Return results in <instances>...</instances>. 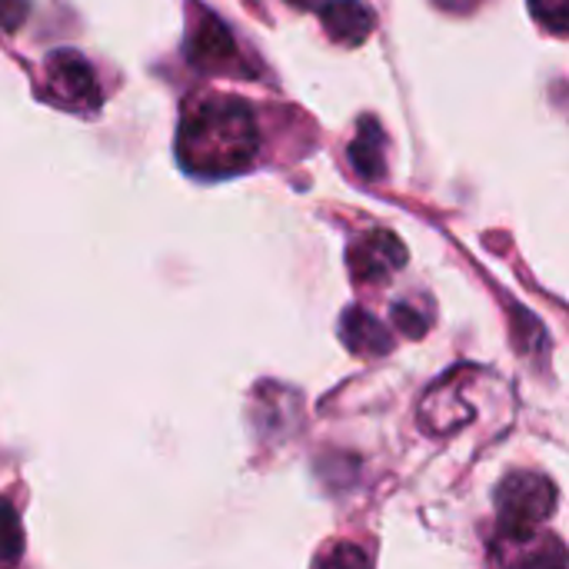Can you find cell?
I'll use <instances>...</instances> for the list:
<instances>
[{
	"label": "cell",
	"instance_id": "52a82bcc",
	"mask_svg": "<svg viewBox=\"0 0 569 569\" xmlns=\"http://www.w3.org/2000/svg\"><path fill=\"white\" fill-rule=\"evenodd\" d=\"M500 560H503V569H563L567 553L550 537L523 533V537H503Z\"/></svg>",
	"mask_w": 569,
	"mask_h": 569
},
{
	"label": "cell",
	"instance_id": "6da1fadb",
	"mask_svg": "<svg viewBox=\"0 0 569 569\" xmlns=\"http://www.w3.org/2000/svg\"><path fill=\"white\" fill-rule=\"evenodd\" d=\"M260 150V130L250 107L237 97L193 100L177 130V157L187 173L220 180L243 173Z\"/></svg>",
	"mask_w": 569,
	"mask_h": 569
},
{
	"label": "cell",
	"instance_id": "30bf717a",
	"mask_svg": "<svg viewBox=\"0 0 569 569\" xmlns=\"http://www.w3.org/2000/svg\"><path fill=\"white\" fill-rule=\"evenodd\" d=\"M23 553V530L10 500H0V563H17Z\"/></svg>",
	"mask_w": 569,
	"mask_h": 569
},
{
	"label": "cell",
	"instance_id": "ba28073f",
	"mask_svg": "<svg viewBox=\"0 0 569 569\" xmlns=\"http://www.w3.org/2000/svg\"><path fill=\"white\" fill-rule=\"evenodd\" d=\"M340 340H343L347 350L357 353V357H383V353H390V347H393L387 327H383L373 313H367V310H360V307H350V310L343 313V320H340Z\"/></svg>",
	"mask_w": 569,
	"mask_h": 569
},
{
	"label": "cell",
	"instance_id": "5bb4252c",
	"mask_svg": "<svg viewBox=\"0 0 569 569\" xmlns=\"http://www.w3.org/2000/svg\"><path fill=\"white\" fill-rule=\"evenodd\" d=\"M393 320H397V327L403 330V333H410V337H423V330H427V320H420L413 310H407L403 303H397L393 307Z\"/></svg>",
	"mask_w": 569,
	"mask_h": 569
},
{
	"label": "cell",
	"instance_id": "3957f363",
	"mask_svg": "<svg viewBox=\"0 0 569 569\" xmlns=\"http://www.w3.org/2000/svg\"><path fill=\"white\" fill-rule=\"evenodd\" d=\"M47 93L60 107L80 113H93L103 100L90 60L80 50H67V47L47 57Z\"/></svg>",
	"mask_w": 569,
	"mask_h": 569
},
{
	"label": "cell",
	"instance_id": "277c9868",
	"mask_svg": "<svg viewBox=\"0 0 569 569\" xmlns=\"http://www.w3.org/2000/svg\"><path fill=\"white\" fill-rule=\"evenodd\" d=\"M347 263H350L353 280L380 283V280H387L390 273H397L407 263V250L390 230H373V233L350 243Z\"/></svg>",
	"mask_w": 569,
	"mask_h": 569
},
{
	"label": "cell",
	"instance_id": "8992f818",
	"mask_svg": "<svg viewBox=\"0 0 569 569\" xmlns=\"http://www.w3.org/2000/svg\"><path fill=\"white\" fill-rule=\"evenodd\" d=\"M320 20L330 40L343 47H360L373 33V10L363 0H327L320 7Z\"/></svg>",
	"mask_w": 569,
	"mask_h": 569
},
{
	"label": "cell",
	"instance_id": "9a60e30c",
	"mask_svg": "<svg viewBox=\"0 0 569 569\" xmlns=\"http://www.w3.org/2000/svg\"><path fill=\"white\" fill-rule=\"evenodd\" d=\"M290 3H293V7H317L320 0H290Z\"/></svg>",
	"mask_w": 569,
	"mask_h": 569
},
{
	"label": "cell",
	"instance_id": "7c38bea8",
	"mask_svg": "<svg viewBox=\"0 0 569 569\" xmlns=\"http://www.w3.org/2000/svg\"><path fill=\"white\" fill-rule=\"evenodd\" d=\"M317 569H370V557L353 543H337L320 557Z\"/></svg>",
	"mask_w": 569,
	"mask_h": 569
},
{
	"label": "cell",
	"instance_id": "9c48e42d",
	"mask_svg": "<svg viewBox=\"0 0 569 569\" xmlns=\"http://www.w3.org/2000/svg\"><path fill=\"white\" fill-rule=\"evenodd\" d=\"M383 150H387V137L380 130V123L373 117H363L360 120V130L350 143V163L357 167V173H363L367 180H377L383 177L387 170V160H383Z\"/></svg>",
	"mask_w": 569,
	"mask_h": 569
},
{
	"label": "cell",
	"instance_id": "7a4b0ae2",
	"mask_svg": "<svg viewBox=\"0 0 569 569\" xmlns=\"http://www.w3.org/2000/svg\"><path fill=\"white\" fill-rule=\"evenodd\" d=\"M557 510V490L540 473H510L497 487V517L503 537L537 533V527Z\"/></svg>",
	"mask_w": 569,
	"mask_h": 569
},
{
	"label": "cell",
	"instance_id": "8fae6325",
	"mask_svg": "<svg viewBox=\"0 0 569 569\" xmlns=\"http://www.w3.org/2000/svg\"><path fill=\"white\" fill-rule=\"evenodd\" d=\"M530 13L543 30L560 37L569 33V0H530Z\"/></svg>",
	"mask_w": 569,
	"mask_h": 569
},
{
	"label": "cell",
	"instance_id": "4fadbf2b",
	"mask_svg": "<svg viewBox=\"0 0 569 569\" xmlns=\"http://www.w3.org/2000/svg\"><path fill=\"white\" fill-rule=\"evenodd\" d=\"M30 13V0H0V27L17 30Z\"/></svg>",
	"mask_w": 569,
	"mask_h": 569
},
{
	"label": "cell",
	"instance_id": "5b68a950",
	"mask_svg": "<svg viewBox=\"0 0 569 569\" xmlns=\"http://www.w3.org/2000/svg\"><path fill=\"white\" fill-rule=\"evenodd\" d=\"M187 57L200 70H233L240 63L233 33L223 27L220 17L207 10H197V23L190 27V37H187Z\"/></svg>",
	"mask_w": 569,
	"mask_h": 569
}]
</instances>
